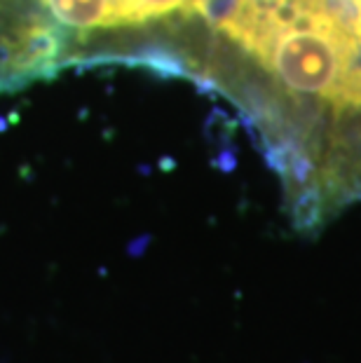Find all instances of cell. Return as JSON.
<instances>
[{
    "instance_id": "1",
    "label": "cell",
    "mask_w": 361,
    "mask_h": 363,
    "mask_svg": "<svg viewBox=\"0 0 361 363\" xmlns=\"http://www.w3.org/2000/svg\"><path fill=\"white\" fill-rule=\"evenodd\" d=\"M209 0H0V94L71 68L186 78Z\"/></svg>"
}]
</instances>
